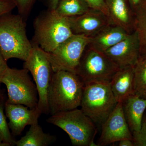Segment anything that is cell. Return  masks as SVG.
<instances>
[{
  "label": "cell",
  "mask_w": 146,
  "mask_h": 146,
  "mask_svg": "<svg viewBox=\"0 0 146 146\" xmlns=\"http://www.w3.org/2000/svg\"><path fill=\"white\" fill-rule=\"evenodd\" d=\"M84 87V84L75 73L54 72L48 94L51 115L80 106Z\"/></svg>",
  "instance_id": "obj_1"
},
{
  "label": "cell",
  "mask_w": 146,
  "mask_h": 146,
  "mask_svg": "<svg viewBox=\"0 0 146 146\" xmlns=\"http://www.w3.org/2000/svg\"><path fill=\"white\" fill-rule=\"evenodd\" d=\"M32 46L50 52L72 36L68 18L60 16L55 10L47 9L39 13L33 23Z\"/></svg>",
  "instance_id": "obj_2"
},
{
  "label": "cell",
  "mask_w": 146,
  "mask_h": 146,
  "mask_svg": "<svg viewBox=\"0 0 146 146\" xmlns=\"http://www.w3.org/2000/svg\"><path fill=\"white\" fill-rule=\"evenodd\" d=\"M28 38L26 22L11 12L0 16V50L7 61L11 58L27 59L33 48Z\"/></svg>",
  "instance_id": "obj_3"
},
{
  "label": "cell",
  "mask_w": 146,
  "mask_h": 146,
  "mask_svg": "<svg viewBox=\"0 0 146 146\" xmlns=\"http://www.w3.org/2000/svg\"><path fill=\"white\" fill-rule=\"evenodd\" d=\"M47 122L63 129L75 146H97L94 142L97 129L95 123L81 109L61 111L54 114Z\"/></svg>",
  "instance_id": "obj_4"
},
{
  "label": "cell",
  "mask_w": 146,
  "mask_h": 146,
  "mask_svg": "<svg viewBox=\"0 0 146 146\" xmlns=\"http://www.w3.org/2000/svg\"><path fill=\"white\" fill-rule=\"evenodd\" d=\"M117 103L109 83L92 82L84 85L80 106L96 124L101 125Z\"/></svg>",
  "instance_id": "obj_5"
},
{
  "label": "cell",
  "mask_w": 146,
  "mask_h": 146,
  "mask_svg": "<svg viewBox=\"0 0 146 146\" xmlns=\"http://www.w3.org/2000/svg\"><path fill=\"white\" fill-rule=\"evenodd\" d=\"M33 48L23 68L31 73L38 94L36 109L42 115L50 114L48 103V90L54 72L47 57L46 52L36 46Z\"/></svg>",
  "instance_id": "obj_6"
},
{
  "label": "cell",
  "mask_w": 146,
  "mask_h": 146,
  "mask_svg": "<svg viewBox=\"0 0 146 146\" xmlns=\"http://www.w3.org/2000/svg\"><path fill=\"white\" fill-rule=\"evenodd\" d=\"M26 69H17L8 67L1 83L6 86L8 99L6 102L23 105L30 109H35L38 102L36 85L32 81Z\"/></svg>",
  "instance_id": "obj_7"
},
{
  "label": "cell",
  "mask_w": 146,
  "mask_h": 146,
  "mask_svg": "<svg viewBox=\"0 0 146 146\" xmlns=\"http://www.w3.org/2000/svg\"><path fill=\"white\" fill-rule=\"evenodd\" d=\"M119 68L104 52L87 45L76 73L84 85L92 82L110 83Z\"/></svg>",
  "instance_id": "obj_8"
},
{
  "label": "cell",
  "mask_w": 146,
  "mask_h": 146,
  "mask_svg": "<svg viewBox=\"0 0 146 146\" xmlns=\"http://www.w3.org/2000/svg\"><path fill=\"white\" fill-rule=\"evenodd\" d=\"M89 42V37L74 34L53 51L46 52L53 72L64 70L76 73Z\"/></svg>",
  "instance_id": "obj_9"
},
{
  "label": "cell",
  "mask_w": 146,
  "mask_h": 146,
  "mask_svg": "<svg viewBox=\"0 0 146 146\" xmlns=\"http://www.w3.org/2000/svg\"><path fill=\"white\" fill-rule=\"evenodd\" d=\"M101 126V135L98 146L108 145L124 139L133 141L132 134L123 111L122 102L117 104Z\"/></svg>",
  "instance_id": "obj_10"
},
{
  "label": "cell",
  "mask_w": 146,
  "mask_h": 146,
  "mask_svg": "<svg viewBox=\"0 0 146 146\" xmlns=\"http://www.w3.org/2000/svg\"><path fill=\"white\" fill-rule=\"evenodd\" d=\"M119 68L135 65L141 56V46L136 31L104 52Z\"/></svg>",
  "instance_id": "obj_11"
},
{
  "label": "cell",
  "mask_w": 146,
  "mask_h": 146,
  "mask_svg": "<svg viewBox=\"0 0 146 146\" xmlns=\"http://www.w3.org/2000/svg\"><path fill=\"white\" fill-rule=\"evenodd\" d=\"M68 18L73 34L88 37L110 23L107 15L101 11L91 8L82 15Z\"/></svg>",
  "instance_id": "obj_12"
},
{
  "label": "cell",
  "mask_w": 146,
  "mask_h": 146,
  "mask_svg": "<svg viewBox=\"0 0 146 146\" xmlns=\"http://www.w3.org/2000/svg\"><path fill=\"white\" fill-rule=\"evenodd\" d=\"M5 114L9 120V126L14 136H18L27 125L38 121L41 114L36 108L30 109L23 105L6 102Z\"/></svg>",
  "instance_id": "obj_13"
},
{
  "label": "cell",
  "mask_w": 146,
  "mask_h": 146,
  "mask_svg": "<svg viewBox=\"0 0 146 146\" xmlns=\"http://www.w3.org/2000/svg\"><path fill=\"white\" fill-rule=\"evenodd\" d=\"M110 23L125 30L128 33L135 31L136 15L128 0H105Z\"/></svg>",
  "instance_id": "obj_14"
},
{
  "label": "cell",
  "mask_w": 146,
  "mask_h": 146,
  "mask_svg": "<svg viewBox=\"0 0 146 146\" xmlns=\"http://www.w3.org/2000/svg\"><path fill=\"white\" fill-rule=\"evenodd\" d=\"M129 34L121 27L109 23L89 37L88 45L94 49L104 52L125 38Z\"/></svg>",
  "instance_id": "obj_15"
},
{
  "label": "cell",
  "mask_w": 146,
  "mask_h": 146,
  "mask_svg": "<svg viewBox=\"0 0 146 146\" xmlns=\"http://www.w3.org/2000/svg\"><path fill=\"white\" fill-rule=\"evenodd\" d=\"M133 83L134 66L119 68L109 83L117 102H123L134 94Z\"/></svg>",
  "instance_id": "obj_16"
},
{
  "label": "cell",
  "mask_w": 146,
  "mask_h": 146,
  "mask_svg": "<svg viewBox=\"0 0 146 146\" xmlns=\"http://www.w3.org/2000/svg\"><path fill=\"white\" fill-rule=\"evenodd\" d=\"M123 111L131 131L141 129L144 112L146 108V99L132 94L122 102Z\"/></svg>",
  "instance_id": "obj_17"
},
{
  "label": "cell",
  "mask_w": 146,
  "mask_h": 146,
  "mask_svg": "<svg viewBox=\"0 0 146 146\" xmlns=\"http://www.w3.org/2000/svg\"><path fill=\"white\" fill-rule=\"evenodd\" d=\"M56 137L45 133L38 121L31 125L25 136L16 141L17 146H47L55 142Z\"/></svg>",
  "instance_id": "obj_18"
},
{
  "label": "cell",
  "mask_w": 146,
  "mask_h": 146,
  "mask_svg": "<svg viewBox=\"0 0 146 146\" xmlns=\"http://www.w3.org/2000/svg\"><path fill=\"white\" fill-rule=\"evenodd\" d=\"M90 8L84 0H60L55 10L60 16L70 18L82 15Z\"/></svg>",
  "instance_id": "obj_19"
},
{
  "label": "cell",
  "mask_w": 146,
  "mask_h": 146,
  "mask_svg": "<svg viewBox=\"0 0 146 146\" xmlns=\"http://www.w3.org/2000/svg\"><path fill=\"white\" fill-rule=\"evenodd\" d=\"M134 94L146 99V54L141 55L134 66Z\"/></svg>",
  "instance_id": "obj_20"
},
{
  "label": "cell",
  "mask_w": 146,
  "mask_h": 146,
  "mask_svg": "<svg viewBox=\"0 0 146 146\" xmlns=\"http://www.w3.org/2000/svg\"><path fill=\"white\" fill-rule=\"evenodd\" d=\"M135 14V31L138 34L140 41L141 55H142L146 54V0Z\"/></svg>",
  "instance_id": "obj_21"
},
{
  "label": "cell",
  "mask_w": 146,
  "mask_h": 146,
  "mask_svg": "<svg viewBox=\"0 0 146 146\" xmlns=\"http://www.w3.org/2000/svg\"><path fill=\"white\" fill-rule=\"evenodd\" d=\"M5 102L0 103V138L5 146L16 145V141L10 133L4 111Z\"/></svg>",
  "instance_id": "obj_22"
},
{
  "label": "cell",
  "mask_w": 146,
  "mask_h": 146,
  "mask_svg": "<svg viewBox=\"0 0 146 146\" xmlns=\"http://www.w3.org/2000/svg\"><path fill=\"white\" fill-rule=\"evenodd\" d=\"M15 3L18 9V14L26 22L30 14L33 0H11Z\"/></svg>",
  "instance_id": "obj_23"
},
{
  "label": "cell",
  "mask_w": 146,
  "mask_h": 146,
  "mask_svg": "<svg viewBox=\"0 0 146 146\" xmlns=\"http://www.w3.org/2000/svg\"><path fill=\"white\" fill-rule=\"evenodd\" d=\"M134 146H146V119L142 122L141 129L132 132Z\"/></svg>",
  "instance_id": "obj_24"
},
{
  "label": "cell",
  "mask_w": 146,
  "mask_h": 146,
  "mask_svg": "<svg viewBox=\"0 0 146 146\" xmlns=\"http://www.w3.org/2000/svg\"><path fill=\"white\" fill-rule=\"evenodd\" d=\"M89 5L90 8L101 11L108 16V12L105 0H84Z\"/></svg>",
  "instance_id": "obj_25"
},
{
  "label": "cell",
  "mask_w": 146,
  "mask_h": 146,
  "mask_svg": "<svg viewBox=\"0 0 146 146\" xmlns=\"http://www.w3.org/2000/svg\"><path fill=\"white\" fill-rule=\"evenodd\" d=\"M16 7L15 3L11 0H0V16L11 12Z\"/></svg>",
  "instance_id": "obj_26"
},
{
  "label": "cell",
  "mask_w": 146,
  "mask_h": 146,
  "mask_svg": "<svg viewBox=\"0 0 146 146\" xmlns=\"http://www.w3.org/2000/svg\"><path fill=\"white\" fill-rule=\"evenodd\" d=\"M7 62V61L5 59L0 50V83H1V80L9 67Z\"/></svg>",
  "instance_id": "obj_27"
},
{
  "label": "cell",
  "mask_w": 146,
  "mask_h": 146,
  "mask_svg": "<svg viewBox=\"0 0 146 146\" xmlns=\"http://www.w3.org/2000/svg\"><path fill=\"white\" fill-rule=\"evenodd\" d=\"M145 1L146 0H128L131 8L135 13H136V11L141 7V6Z\"/></svg>",
  "instance_id": "obj_28"
},
{
  "label": "cell",
  "mask_w": 146,
  "mask_h": 146,
  "mask_svg": "<svg viewBox=\"0 0 146 146\" xmlns=\"http://www.w3.org/2000/svg\"><path fill=\"white\" fill-rule=\"evenodd\" d=\"M60 0H47L48 9L55 10Z\"/></svg>",
  "instance_id": "obj_29"
},
{
  "label": "cell",
  "mask_w": 146,
  "mask_h": 146,
  "mask_svg": "<svg viewBox=\"0 0 146 146\" xmlns=\"http://www.w3.org/2000/svg\"><path fill=\"white\" fill-rule=\"evenodd\" d=\"M119 146H134V144L132 140L129 139H124L119 141Z\"/></svg>",
  "instance_id": "obj_30"
},
{
  "label": "cell",
  "mask_w": 146,
  "mask_h": 146,
  "mask_svg": "<svg viewBox=\"0 0 146 146\" xmlns=\"http://www.w3.org/2000/svg\"><path fill=\"white\" fill-rule=\"evenodd\" d=\"M3 102H5L2 93L0 89V103Z\"/></svg>",
  "instance_id": "obj_31"
},
{
  "label": "cell",
  "mask_w": 146,
  "mask_h": 146,
  "mask_svg": "<svg viewBox=\"0 0 146 146\" xmlns=\"http://www.w3.org/2000/svg\"><path fill=\"white\" fill-rule=\"evenodd\" d=\"M0 146H4V144L3 143L1 139L0 138Z\"/></svg>",
  "instance_id": "obj_32"
}]
</instances>
